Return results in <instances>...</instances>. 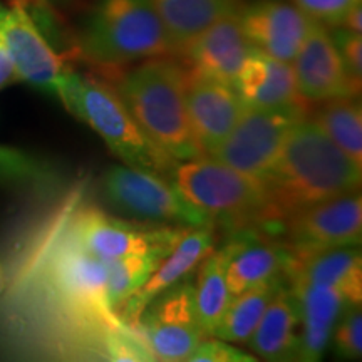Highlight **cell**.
<instances>
[{"label":"cell","mask_w":362,"mask_h":362,"mask_svg":"<svg viewBox=\"0 0 362 362\" xmlns=\"http://www.w3.org/2000/svg\"><path fill=\"white\" fill-rule=\"evenodd\" d=\"M362 166L356 165L314 119L293 123L269 175L262 180V223L279 225L314 203L359 192Z\"/></svg>","instance_id":"obj_1"},{"label":"cell","mask_w":362,"mask_h":362,"mask_svg":"<svg viewBox=\"0 0 362 362\" xmlns=\"http://www.w3.org/2000/svg\"><path fill=\"white\" fill-rule=\"evenodd\" d=\"M187 69L166 57H153L126 72L116 93L153 143L175 161L203 156L189 126Z\"/></svg>","instance_id":"obj_2"},{"label":"cell","mask_w":362,"mask_h":362,"mask_svg":"<svg viewBox=\"0 0 362 362\" xmlns=\"http://www.w3.org/2000/svg\"><path fill=\"white\" fill-rule=\"evenodd\" d=\"M33 279L40 296L51 298L52 309L76 322L106 330L128 327L107 302L106 262L72 242L66 230L40 255Z\"/></svg>","instance_id":"obj_3"},{"label":"cell","mask_w":362,"mask_h":362,"mask_svg":"<svg viewBox=\"0 0 362 362\" xmlns=\"http://www.w3.org/2000/svg\"><path fill=\"white\" fill-rule=\"evenodd\" d=\"M79 47L101 66L176 54L153 0H98L86 17Z\"/></svg>","instance_id":"obj_4"},{"label":"cell","mask_w":362,"mask_h":362,"mask_svg":"<svg viewBox=\"0 0 362 362\" xmlns=\"http://www.w3.org/2000/svg\"><path fill=\"white\" fill-rule=\"evenodd\" d=\"M61 103L96 131L124 165L160 175L170 173L175 166L176 161L149 139L116 89L107 84L69 71Z\"/></svg>","instance_id":"obj_5"},{"label":"cell","mask_w":362,"mask_h":362,"mask_svg":"<svg viewBox=\"0 0 362 362\" xmlns=\"http://www.w3.org/2000/svg\"><path fill=\"white\" fill-rule=\"evenodd\" d=\"M170 175L176 192L211 220H260L265 203L262 181L210 156L176 161Z\"/></svg>","instance_id":"obj_6"},{"label":"cell","mask_w":362,"mask_h":362,"mask_svg":"<svg viewBox=\"0 0 362 362\" xmlns=\"http://www.w3.org/2000/svg\"><path fill=\"white\" fill-rule=\"evenodd\" d=\"M104 203L117 215L156 225L202 226L210 216L185 200L163 175L136 166H111L101 180Z\"/></svg>","instance_id":"obj_7"},{"label":"cell","mask_w":362,"mask_h":362,"mask_svg":"<svg viewBox=\"0 0 362 362\" xmlns=\"http://www.w3.org/2000/svg\"><path fill=\"white\" fill-rule=\"evenodd\" d=\"M183 228L131 223L96 208H86L72 216L64 230L86 252L111 260L129 255H166Z\"/></svg>","instance_id":"obj_8"},{"label":"cell","mask_w":362,"mask_h":362,"mask_svg":"<svg viewBox=\"0 0 362 362\" xmlns=\"http://www.w3.org/2000/svg\"><path fill=\"white\" fill-rule=\"evenodd\" d=\"M134 327L153 359L188 361L193 351L208 337L194 309L193 284L181 280L160 293L141 312Z\"/></svg>","instance_id":"obj_9"},{"label":"cell","mask_w":362,"mask_h":362,"mask_svg":"<svg viewBox=\"0 0 362 362\" xmlns=\"http://www.w3.org/2000/svg\"><path fill=\"white\" fill-rule=\"evenodd\" d=\"M302 117L284 111L247 107L210 158L262 181L269 175L293 123Z\"/></svg>","instance_id":"obj_10"},{"label":"cell","mask_w":362,"mask_h":362,"mask_svg":"<svg viewBox=\"0 0 362 362\" xmlns=\"http://www.w3.org/2000/svg\"><path fill=\"white\" fill-rule=\"evenodd\" d=\"M0 37L11 54L17 76L61 99L71 69L47 44L21 2L0 11Z\"/></svg>","instance_id":"obj_11"},{"label":"cell","mask_w":362,"mask_h":362,"mask_svg":"<svg viewBox=\"0 0 362 362\" xmlns=\"http://www.w3.org/2000/svg\"><path fill=\"white\" fill-rule=\"evenodd\" d=\"M296 248L359 247L362 238V198L352 192L314 203L279 223Z\"/></svg>","instance_id":"obj_12"},{"label":"cell","mask_w":362,"mask_h":362,"mask_svg":"<svg viewBox=\"0 0 362 362\" xmlns=\"http://www.w3.org/2000/svg\"><path fill=\"white\" fill-rule=\"evenodd\" d=\"M297 86L305 101L324 103L336 98H356L361 84L344 64L329 27L312 21L309 34L292 61Z\"/></svg>","instance_id":"obj_13"},{"label":"cell","mask_w":362,"mask_h":362,"mask_svg":"<svg viewBox=\"0 0 362 362\" xmlns=\"http://www.w3.org/2000/svg\"><path fill=\"white\" fill-rule=\"evenodd\" d=\"M185 99L194 141L203 156H210L237 124L245 104L235 86L188 71Z\"/></svg>","instance_id":"obj_14"},{"label":"cell","mask_w":362,"mask_h":362,"mask_svg":"<svg viewBox=\"0 0 362 362\" xmlns=\"http://www.w3.org/2000/svg\"><path fill=\"white\" fill-rule=\"evenodd\" d=\"M252 49L240 24L238 11H233L202 30L178 54L188 72L235 86Z\"/></svg>","instance_id":"obj_15"},{"label":"cell","mask_w":362,"mask_h":362,"mask_svg":"<svg viewBox=\"0 0 362 362\" xmlns=\"http://www.w3.org/2000/svg\"><path fill=\"white\" fill-rule=\"evenodd\" d=\"M215 232L214 223L202 226H185L178 240L170 248V252L160 260L151 277L146 284L134 292L123 309L117 312V319L128 327H134L141 312L155 298L188 277V274L202 264L208 253L214 252Z\"/></svg>","instance_id":"obj_16"},{"label":"cell","mask_w":362,"mask_h":362,"mask_svg":"<svg viewBox=\"0 0 362 362\" xmlns=\"http://www.w3.org/2000/svg\"><path fill=\"white\" fill-rule=\"evenodd\" d=\"M235 89L247 107L305 117L309 101L298 90L292 62L279 61L252 49L238 72Z\"/></svg>","instance_id":"obj_17"},{"label":"cell","mask_w":362,"mask_h":362,"mask_svg":"<svg viewBox=\"0 0 362 362\" xmlns=\"http://www.w3.org/2000/svg\"><path fill=\"white\" fill-rule=\"evenodd\" d=\"M238 17L252 47L284 62L296 59L312 25L300 8L277 0L252 4Z\"/></svg>","instance_id":"obj_18"},{"label":"cell","mask_w":362,"mask_h":362,"mask_svg":"<svg viewBox=\"0 0 362 362\" xmlns=\"http://www.w3.org/2000/svg\"><path fill=\"white\" fill-rule=\"evenodd\" d=\"M285 270L292 284L339 288L357 305L362 300V257L359 247L296 248Z\"/></svg>","instance_id":"obj_19"},{"label":"cell","mask_w":362,"mask_h":362,"mask_svg":"<svg viewBox=\"0 0 362 362\" xmlns=\"http://www.w3.org/2000/svg\"><path fill=\"white\" fill-rule=\"evenodd\" d=\"M296 297L300 336H298L297 361H319L327 349L337 320L349 307L357 305L342 291L327 285L292 284Z\"/></svg>","instance_id":"obj_20"},{"label":"cell","mask_w":362,"mask_h":362,"mask_svg":"<svg viewBox=\"0 0 362 362\" xmlns=\"http://www.w3.org/2000/svg\"><path fill=\"white\" fill-rule=\"evenodd\" d=\"M298 336L300 319L296 297L282 284L247 344L257 359L293 361L297 357Z\"/></svg>","instance_id":"obj_21"},{"label":"cell","mask_w":362,"mask_h":362,"mask_svg":"<svg viewBox=\"0 0 362 362\" xmlns=\"http://www.w3.org/2000/svg\"><path fill=\"white\" fill-rule=\"evenodd\" d=\"M223 250L226 287L232 297L279 277L288 259L282 248L257 238L233 240Z\"/></svg>","instance_id":"obj_22"},{"label":"cell","mask_w":362,"mask_h":362,"mask_svg":"<svg viewBox=\"0 0 362 362\" xmlns=\"http://www.w3.org/2000/svg\"><path fill=\"white\" fill-rule=\"evenodd\" d=\"M176 54L202 30L235 8L233 0H153Z\"/></svg>","instance_id":"obj_23"},{"label":"cell","mask_w":362,"mask_h":362,"mask_svg":"<svg viewBox=\"0 0 362 362\" xmlns=\"http://www.w3.org/2000/svg\"><path fill=\"white\" fill-rule=\"evenodd\" d=\"M225 250L208 253L202 264L198 265L197 282L193 284L194 309L203 332L208 337L215 334V329L223 317L232 296L226 287L225 279Z\"/></svg>","instance_id":"obj_24"},{"label":"cell","mask_w":362,"mask_h":362,"mask_svg":"<svg viewBox=\"0 0 362 362\" xmlns=\"http://www.w3.org/2000/svg\"><path fill=\"white\" fill-rule=\"evenodd\" d=\"M280 285L282 280L275 277L232 297L211 337L221 339L225 342L247 344Z\"/></svg>","instance_id":"obj_25"},{"label":"cell","mask_w":362,"mask_h":362,"mask_svg":"<svg viewBox=\"0 0 362 362\" xmlns=\"http://www.w3.org/2000/svg\"><path fill=\"white\" fill-rule=\"evenodd\" d=\"M314 121L356 165L362 166V110L359 99L336 98L324 101L315 111Z\"/></svg>","instance_id":"obj_26"},{"label":"cell","mask_w":362,"mask_h":362,"mask_svg":"<svg viewBox=\"0 0 362 362\" xmlns=\"http://www.w3.org/2000/svg\"><path fill=\"white\" fill-rule=\"evenodd\" d=\"M165 257V255H163ZM160 255H129L106 262L107 274V302L117 317L126 300L138 292L151 277L156 265L163 259Z\"/></svg>","instance_id":"obj_27"},{"label":"cell","mask_w":362,"mask_h":362,"mask_svg":"<svg viewBox=\"0 0 362 362\" xmlns=\"http://www.w3.org/2000/svg\"><path fill=\"white\" fill-rule=\"evenodd\" d=\"M0 180L27 187H47L54 183L56 173L37 158L19 149L0 146Z\"/></svg>","instance_id":"obj_28"},{"label":"cell","mask_w":362,"mask_h":362,"mask_svg":"<svg viewBox=\"0 0 362 362\" xmlns=\"http://www.w3.org/2000/svg\"><path fill=\"white\" fill-rule=\"evenodd\" d=\"M334 351L344 359H359L362 354V312L361 305H352L337 320L330 336Z\"/></svg>","instance_id":"obj_29"},{"label":"cell","mask_w":362,"mask_h":362,"mask_svg":"<svg viewBox=\"0 0 362 362\" xmlns=\"http://www.w3.org/2000/svg\"><path fill=\"white\" fill-rule=\"evenodd\" d=\"M361 0H292L312 21L320 22L325 27H336L342 17Z\"/></svg>","instance_id":"obj_30"},{"label":"cell","mask_w":362,"mask_h":362,"mask_svg":"<svg viewBox=\"0 0 362 362\" xmlns=\"http://www.w3.org/2000/svg\"><path fill=\"white\" fill-rule=\"evenodd\" d=\"M192 362H253L259 361L255 356L247 354V352L230 346L228 342L221 341L216 337H206L193 354L189 356Z\"/></svg>","instance_id":"obj_31"},{"label":"cell","mask_w":362,"mask_h":362,"mask_svg":"<svg viewBox=\"0 0 362 362\" xmlns=\"http://www.w3.org/2000/svg\"><path fill=\"white\" fill-rule=\"evenodd\" d=\"M332 40L336 44L339 54H341L344 64H346L349 74L354 81L361 84L362 79V39L361 34H354L342 27H332Z\"/></svg>","instance_id":"obj_32"},{"label":"cell","mask_w":362,"mask_h":362,"mask_svg":"<svg viewBox=\"0 0 362 362\" xmlns=\"http://www.w3.org/2000/svg\"><path fill=\"white\" fill-rule=\"evenodd\" d=\"M17 78L19 76H17L16 67H13L11 54H8L6 44H4L2 37H0V89Z\"/></svg>","instance_id":"obj_33"},{"label":"cell","mask_w":362,"mask_h":362,"mask_svg":"<svg viewBox=\"0 0 362 362\" xmlns=\"http://www.w3.org/2000/svg\"><path fill=\"white\" fill-rule=\"evenodd\" d=\"M336 27H342V29L351 30V33H354V34H361L362 33L361 2L356 4V6L342 17V21L339 22V25H336Z\"/></svg>","instance_id":"obj_34"}]
</instances>
